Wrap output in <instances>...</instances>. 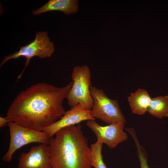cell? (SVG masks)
<instances>
[{
  "label": "cell",
  "mask_w": 168,
  "mask_h": 168,
  "mask_svg": "<svg viewBox=\"0 0 168 168\" xmlns=\"http://www.w3.org/2000/svg\"><path fill=\"white\" fill-rule=\"evenodd\" d=\"M102 145V143L97 141L90 145L91 165L94 168H107L103 159Z\"/></svg>",
  "instance_id": "4fadbf2b"
},
{
  "label": "cell",
  "mask_w": 168,
  "mask_h": 168,
  "mask_svg": "<svg viewBox=\"0 0 168 168\" xmlns=\"http://www.w3.org/2000/svg\"><path fill=\"white\" fill-rule=\"evenodd\" d=\"M124 124L120 122L102 126L95 120H88L86 123L87 126L96 135L97 141L105 144L111 148L115 147L127 140L128 136L124 130Z\"/></svg>",
  "instance_id": "52a82bcc"
},
{
  "label": "cell",
  "mask_w": 168,
  "mask_h": 168,
  "mask_svg": "<svg viewBox=\"0 0 168 168\" xmlns=\"http://www.w3.org/2000/svg\"><path fill=\"white\" fill-rule=\"evenodd\" d=\"M10 121L6 116L5 117H0V127L2 128L4 127L7 125H8V123Z\"/></svg>",
  "instance_id": "9a60e30c"
},
{
  "label": "cell",
  "mask_w": 168,
  "mask_h": 168,
  "mask_svg": "<svg viewBox=\"0 0 168 168\" xmlns=\"http://www.w3.org/2000/svg\"><path fill=\"white\" fill-rule=\"evenodd\" d=\"M10 134V142L7 151L2 157L5 162H10L14 152L23 146L32 143L48 145L50 138L43 131H39L20 125L13 122L8 125Z\"/></svg>",
  "instance_id": "5b68a950"
},
{
  "label": "cell",
  "mask_w": 168,
  "mask_h": 168,
  "mask_svg": "<svg viewBox=\"0 0 168 168\" xmlns=\"http://www.w3.org/2000/svg\"><path fill=\"white\" fill-rule=\"evenodd\" d=\"M148 112L159 119L168 117V96H159L152 99Z\"/></svg>",
  "instance_id": "7c38bea8"
},
{
  "label": "cell",
  "mask_w": 168,
  "mask_h": 168,
  "mask_svg": "<svg viewBox=\"0 0 168 168\" xmlns=\"http://www.w3.org/2000/svg\"><path fill=\"white\" fill-rule=\"evenodd\" d=\"M50 138L52 168H92L90 148L82 126L72 125Z\"/></svg>",
  "instance_id": "7a4b0ae2"
},
{
  "label": "cell",
  "mask_w": 168,
  "mask_h": 168,
  "mask_svg": "<svg viewBox=\"0 0 168 168\" xmlns=\"http://www.w3.org/2000/svg\"><path fill=\"white\" fill-rule=\"evenodd\" d=\"M55 50L53 42L50 41L47 31H38L33 41L26 46L20 47V50L10 55L5 56L0 63L1 67L9 60L16 59L21 57L26 58V62L23 70L18 76V80L21 77L26 68L29 64L30 59L37 56L40 58L50 57Z\"/></svg>",
  "instance_id": "8992f818"
},
{
  "label": "cell",
  "mask_w": 168,
  "mask_h": 168,
  "mask_svg": "<svg viewBox=\"0 0 168 168\" xmlns=\"http://www.w3.org/2000/svg\"><path fill=\"white\" fill-rule=\"evenodd\" d=\"M48 145L32 146L28 152L22 153L18 158V168H52Z\"/></svg>",
  "instance_id": "ba28073f"
},
{
  "label": "cell",
  "mask_w": 168,
  "mask_h": 168,
  "mask_svg": "<svg viewBox=\"0 0 168 168\" xmlns=\"http://www.w3.org/2000/svg\"><path fill=\"white\" fill-rule=\"evenodd\" d=\"M128 100L132 113L142 115L148 111L152 99L146 90L139 89L131 94Z\"/></svg>",
  "instance_id": "8fae6325"
},
{
  "label": "cell",
  "mask_w": 168,
  "mask_h": 168,
  "mask_svg": "<svg viewBox=\"0 0 168 168\" xmlns=\"http://www.w3.org/2000/svg\"><path fill=\"white\" fill-rule=\"evenodd\" d=\"M129 133L135 142L137 148L138 156L140 162V168H150L147 164V155L143 147L139 144L134 130H131Z\"/></svg>",
  "instance_id": "5bb4252c"
},
{
  "label": "cell",
  "mask_w": 168,
  "mask_h": 168,
  "mask_svg": "<svg viewBox=\"0 0 168 168\" xmlns=\"http://www.w3.org/2000/svg\"><path fill=\"white\" fill-rule=\"evenodd\" d=\"M71 77L73 84L66 98L71 107L80 104L84 109L91 110L93 100L90 92L91 73L87 66H76L73 69Z\"/></svg>",
  "instance_id": "3957f363"
},
{
  "label": "cell",
  "mask_w": 168,
  "mask_h": 168,
  "mask_svg": "<svg viewBox=\"0 0 168 168\" xmlns=\"http://www.w3.org/2000/svg\"><path fill=\"white\" fill-rule=\"evenodd\" d=\"M95 119L91 115L90 110H86L78 104L66 111L59 120L45 128L43 131L50 138L64 128L75 125L84 121Z\"/></svg>",
  "instance_id": "9c48e42d"
},
{
  "label": "cell",
  "mask_w": 168,
  "mask_h": 168,
  "mask_svg": "<svg viewBox=\"0 0 168 168\" xmlns=\"http://www.w3.org/2000/svg\"><path fill=\"white\" fill-rule=\"evenodd\" d=\"M90 92L93 100V105L91 110L92 116L110 124L114 123H126L117 100L109 98L100 89L91 86Z\"/></svg>",
  "instance_id": "277c9868"
},
{
  "label": "cell",
  "mask_w": 168,
  "mask_h": 168,
  "mask_svg": "<svg viewBox=\"0 0 168 168\" xmlns=\"http://www.w3.org/2000/svg\"><path fill=\"white\" fill-rule=\"evenodd\" d=\"M72 84V81L61 87L44 82L33 84L16 96L6 117L22 126L43 131L65 113L63 102Z\"/></svg>",
  "instance_id": "6da1fadb"
},
{
  "label": "cell",
  "mask_w": 168,
  "mask_h": 168,
  "mask_svg": "<svg viewBox=\"0 0 168 168\" xmlns=\"http://www.w3.org/2000/svg\"><path fill=\"white\" fill-rule=\"evenodd\" d=\"M78 1L77 0H49L44 6L33 11L34 15L52 11L58 10L66 15L75 13L78 9Z\"/></svg>",
  "instance_id": "30bf717a"
}]
</instances>
